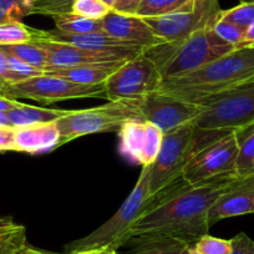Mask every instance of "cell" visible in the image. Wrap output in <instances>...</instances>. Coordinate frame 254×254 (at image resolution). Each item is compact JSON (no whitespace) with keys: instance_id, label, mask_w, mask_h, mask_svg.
<instances>
[{"instance_id":"cell-6","label":"cell","mask_w":254,"mask_h":254,"mask_svg":"<svg viewBox=\"0 0 254 254\" xmlns=\"http://www.w3.org/2000/svg\"><path fill=\"white\" fill-rule=\"evenodd\" d=\"M141 100H117L99 107L70 110L69 114L55 121L61 146L92 133L117 132L125 122L141 119Z\"/></svg>"},{"instance_id":"cell-28","label":"cell","mask_w":254,"mask_h":254,"mask_svg":"<svg viewBox=\"0 0 254 254\" xmlns=\"http://www.w3.org/2000/svg\"><path fill=\"white\" fill-rule=\"evenodd\" d=\"M219 19L234 24L246 31L254 23V3H241L228 10H222Z\"/></svg>"},{"instance_id":"cell-44","label":"cell","mask_w":254,"mask_h":254,"mask_svg":"<svg viewBox=\"0 0 254 254\" xmlns=\"http://www.w3.org/2000/svg\"><path fill=\"white\" fill-rule=\"evenodd\" d=\"M188 254H201V253H199V252H197L196 249L193 248V247H190V252H188Z\"/></svg>"},{"instance_id":"cell-34","label":"cell","mask_w":254,"mask_h":254,"mask_svg":"<svg viewBox=\"0 0 254 254\" xmlns=\"http://www.w3.org/2000/svg\"><path fill=\"white\" fill-rule=\"evenodd\" d=\"M8 63L11 79H13V84H16V82L24 81V80L31 79V77H35L44 74L43 70H39L36 67L30 66L28 64L23 63L21 60L16 59L15 56L10 55V54H8Z\"/></svg>"},{"instance_id":"cell-18","label":"cell","mask_w":254,"mask_h":254,"mask_svg":"<svg viewBox=\"0 0 254 254\" xmlns=\"http://www.w3.org/2000/svg\"><path fill=\"white\" fill-rule=\"evenodd\" d=\"M125 61L94 65H80V66L60 67V69L45 70V74L63 77L69 81L81 85H101L107 81L110 76L121 66Z\"/></svg>"},{"instance_id":"cell-39","label":"cell","mask_w":254,"mask_h":254,"mask_svg":"<svg viewBox=\"0 0 254 254\" xmlns=\"http://www.w3.org/2000/svg\"><path fill=\"white\" fill-rule=\"evenodd\" d=\"M23 102H20L19 100L14 99H8V97L0 96V112H8L10 110L15 109V107L20 106Z\"/></svg>"},{"instance_id":"cell-5","label":"cell","mask_w":254,"mask_h":254,"mask_svg":"<svg viewBox=\"0 0 254 254\" xmlns=\"http://www.w3.org/2000/svg\"><path fill=\"white\" fill-rule=\"evenodd\" d=\"M151 166H143L140 177L124 203L116 213L86 237L72 241L65 246V253L112 248L119 251L131 239V229L151 203L150 193Z\"/></svg>"},{"instance_id":"cell-20","label":"cell","mask_w":254,"mask_h":254,"mask_svg":"<svg viewBox=\"0 0 254 254\" xmlns=\"http://www.w3.org/2000/svg\"><path fill=\"white\" fill-rule=\"evenodd\" d=\"M48 34L53 39L63 43L71 44V45L79 46L84 49H91V50H122V49H138L133 46L126 45L117 39L112 38L104 30L95 31V33L87 34H65L60 33L56 29L48 30ZM142 50V49H140Z\"/></svg>"},{"instance_id":"cell-36","label":"cell","mask_w":254,"mask_h":254,"mask_svg":"<svg viewBox=\"0 0 254 254\" xmlns=\"http://www.w3.org/2000/svg\"><path fill=\"white\" fill-rule=\"evenodd\" d=\"M10 85H13V79H11L10 70H9L8 54L0 48V96Z\"/></svg>"},{"instance_id":"cell-16","label":"cell","mask_w":254,"mask_h":254,"mask_svg":"<svg viewBox=\"0 0 254 254\" xmlns=\"http://www.w3.org/2000/svg\"><path fill=\"white\" fill-rule=\"evenodd\" d=\"M254 213V173L246 177H236L221 196L213 202L208 212V224L232 217Z\"/></svg>"},{"instance_id":"cell-9","label":"cell","mask_w":254,"mask_h":254,"mask_svg":"<svg viewBox=\"0 0 254 254\" xmlns=\"http://www.w3.org/2000/svg\"><path fill=\"white\" fill-rule=\"evenodd\" d=\"M163 79L155 61L145 53L126 60L105 82L106 99L141 100L160 90Z\"/></svg>"},{"instance_id":"cell-14","label":"cell","mask_w":254,"mask_h":254,"mask_svg":"<svg viewBox=\"0 0 254 254\" xmlns=\"http://www.w3.org/2000/svg\"><path fill=\"white\" fill-rule=\"evenodd\" d=\"M117 132L120 152L124 157L142 167L155 162L163 140V132L158 127L141 119H135L125 122Z\"/></svg>"},{"instance_id":"cell-8","label":"cell","mask_w":254,"mask_h":254,"mask_svg":"<svg viewBox=\"0 0 254 254\" xmlns=\"http://www.w3.org/2000/svg\"><path fill=\"white\" fill-rule=\"evenodd\" d=\"M1 96L14 100H35L49 105L75 99H106V89L105 84L81 85L44 72L39 76L10 85Z\"/></svg>"},{"instance_id":"cell-25","label":"cell","mask_w":254,"mask_h":254,"mask_svg":"<svg viewBox=\"0 0 254 254\" xmlns=\"http://www.w3.org/2000/svg\"><path fill=\"white\" fill-rule=\"evenodd\" d=\"M55 29L65 34H87L102 30V20L84 18L74 13L53 16Z\"/></svg>"},{"instance_id":"cell-1","label":"cell","mask_w":254,"mask_h":254,"mask_svg":"<svg viewBox=\"0 0 254 254\" xmlns=\"http://www.w3.org/2000/svg\"><path fill=\"white\" fill-rule=\"evenodd\" d=\"M238 177L211 178L198 183H177L153 196L142 216L131 229V238L140 236L172 237L190 246L208 234V212L213 202Z\"/></svg>"},{"instance_id":"cell-27","label":"cell","mask_w":254,"mask_h":254,"mask_svg":"<svg viewBox=\"0 0 254 254\" xmlns=\"http://www.w3.org/2000/svg\"><path fill=\"white\" fill-rule=\"evenodd\" d=\"M190 3V0H142L136 15L141 18H158L172 14Z\"/></svg>"},{"instance_id":"cell-22","label":"cell","mask_w":254,"mask_h":254,"mask_svg":"<svg viewBox=\"0 0 254 254\" xmlns=\"http://www.w3.org/2000/svg\"><path fill=\"white\" fill-rule=\"evenodd\" d=\"M28 244L26 228L11 217L0 218V254H16Z\"/></svg>"},{"instance_id":"cell-37","label":"cell","mask_w":254,"mask_h":254,"mask_svg":"<svg viewBox=\"0 0 254 254\" xmlns=\"http://www.w3.org/2000/svg\"><path fill=\"white\" fill-rule=\"evenodd\" d=\"M14 151V127L0 125V152Z\"/></svg>"},{"instance_id":"cell-13","label":"cell","mask_w":254,"mask_h":254,"mask_svg":"<svg viewBox=\"0 0 254 254\" xmlns=\"http://www.w3.org/2000/svg\"><path fill=\"white\" fill-rule=\"evenodd\" d=\"M140 112L143 121L167 133L178 127L193 125L201 112V106L157 91L141 100Z\"/></svg>"},{"instance_id":"cell-42","label":"cell","mask_w":254,"mask_h":254,"mask_svg":"<svg viewBox=\"0 0 254 254\" xmlns=\"http://www.w3.org/2000/svg\"><path fill=\"white\" fill-rule=\"evenodd\" d=\"M243 46L244 48H247V46H254V23L244 33Z\"/></svg>"},{"instance_id":"cell-3","label":"cell","mask_w":254,"mask_h":254,"mask_svg":"<svg viewBox=\"0 0 254 254\" xmlns=\"http://www.w3.org/2000/svg\"><path fill=\"white\" fill-rule=\"evenodd\" d=\"M231 132L233 131L203 130L194 125H186L163 133L161 150L150 170L151 196L180 182L186 166L197 152Z\"/></svg>"},{"instance_id":"cell-23","label":"cell","mask_w":254,"mask_h":254,"mask_svg":"<svg viewBox=\"0 0 254 254\" xmlns=\"http://www.w3.org/2000/svg\"><path fill=\"white\" fill-rule=\"evenodd\" d=\"M236 132L239 143L236 173L239 177H246L254 173V124Z\"/></svg>"},{"instance_id":"cell-2","label":"cell","mask_w":254,"mask_h":254,"mask_svg":"<svg viewBox=\"0 0 254 254\" xmlns=\"http://www.w3.org/2000/svg\"><path fill=\"white\" fill-rule=\"evenodd\" d=\"M254 79V46L236 49L206 66L178 77L163 80L158 91L199 104Z\"/></svg>"},{"instance_id":"cell-35","label":"cell","mask_w":254,"mask_h":254,"mask_svg":"<svg viewBox=\"0 0 254 254\" xmlns=\"http://www.w3.org/2000/svg\"><path fill=\"white\" fill-rule=\"evenodd\" d=\"M232 249L229 254H254V239L241 232L231 239Z\"/></svg>"},{"instance_id":"cell-15","label":"cell","mask_w":254,"mask_h":254,"mask_svg":"<svg viewBox=\"0 0 254 254\" xmlns=\"http://www.w3.org/2000/svg\"><path fill=\"white\" fill-rule=\"evenodd\" d=\"M102 30L126 45L142 50H148L166 43L153 33L143 18L116 13L114 10L102 19Z\"/></svg>"},{"instance_id":"cell-32","label":"cell","mask_w":254,"mask_h":254,"mask_svg":"<svg viewBox=\"0 0 254 254\" xmlns=\"http://www.w3.org/2000/svg\"><path fill=\"white\" fill-rule=\"evenodd\" d=\"M214 33L219 36L223 41L228 43L229 45L234 46L236 49L244 48V33L246 31L241 29L239 26L234 25V24L228 23V21H223L221 19H217L216 23L212 25Z\"/></svg>"},{"instance_id":"cell-19","label":"cell","mask_w":254,"mask_h":254,"mask_svg":"<svg viewBox=\"0 0 254 254\" xmlns=\"http://www.w3.org/2000/svg\"><path fill=\"white\" fill-rule=\"evenodd\" d=\"M125 246L130 248L124 254H188L192 247L180 239L163 236L132 237Z\"/></svg>"},{"instance_id":"cell-41","label":"cell","mask_w":254,"mask_h":254,"mask_svg":"<svg viewBox=\"0 0 254 254\" xmlns=\"http://www.w3.org/2000/svg\"><path fill=\"white\" fill-rule=\"evenodd\" d=\"M64 254H120L116 249L102 248V249H91V251L75 252V253H64Z\"/></svg>"},{"instance_id":"cell-40","label":"cell","mask_w":254,"mask_h":254,"mask_svg":"<svg viewBox=\"0 0 254 254\" xmlns=\"http://www.w3.org/2000/svg\"><path fill=\"white\" fill-rule=\"evenodd\" d=\"M16 254H64V253H54V252L44 251V249L36 248V247L30 246V244L28 243L25 247H24V248H21Z\"/></svg>"},{"instance_id":"cell-45","label":"cell","mask_w":254,"mask_h":254,"mask_svg":"<svg viewBox=\"0 0 254 254\" xmlns=\"http://www.w3.org/2000/svg\"><path fill=\"white\" fill-rule=\"evenodd\" d=\"M241 3H254V0H241Z\"/></svg>"},{"instance_id":"cell-10","label":"cell","mask_w":254,"mask_h":254,"mask_svg":"<svg viewBox=\"0 0 254 254\" xmlns=\"http://www.w3.org/2000/svg\"><path fill=\"white\" fill-rule=\"evenodd\" d=\"M218 0H190L172 14L158 18H143L153 33L170 44H177L204 28L213 25L221 15Z\"/></svg>"},{"instance_id":"cell-38","label":"cell","mask_w":254,"mask_h":254,"mask_svg":"<svg viewBox=\"0 0 254 254\" xmlns=\"http://www.w3.org/2000/svg\"><path fill=\"white\" fill-rule=\"evenodd\" d=\"M141 3H142V0H116L112 10L116 11V13L136 15Z\"/></svg>"},{"instance_id":"cell-30","label":"cell","mask_w":254,"mask_h":254,"mask_svg":"<svg viewBox=\"0 0 254 254\" xmlns=\"http://www.w3.org/2000/svg\"><path fill=\"white\" fill-rule=\"evenodd\" d=\"M31 14L55 16L60 14L71 13L75 0H29Z\"/></svg>"},{"instance_id":"cell-33","label":"cell","mask_w":254,"mask_h":254,"mask_svg":"<svg viewBox=\"0 0 254 254\" xmlns=\"http://www.w3.org/2000/svg\"><path fill=\"white\" fill-rule=\"evenodd\" d=\"M193 248L201 254H229L232 243L231 239H222L206 234L193 244Z\"/></svg>"},{"instance_id":"cell-11","label":"cell","mask_w":254,"mask_h":254,"mask_svg":"<svg viewBox=\"0 0 254 254\" xmlns=\"http://www.w3.org/2000/svg\"><path fill=\"white\" fill-rule=\"evenodd\" d=\"M238 152V137L233 131L197 152L186 166L181 180L192 185L211 178L237 175Z\"/></svg>"},{"instance_id":"cell-31","label":"cell","mask_w":254,"mask_h":254,"mask_svg":"<svg viewBox=\"0 0 254 254\" xmlns=\"http://www.w3.org/2000/svg\"><path fill=\"white\" fill-rule=\"evenodd\" d=\"M112 9L101 0H75L71 13L81 15L84 18L102 20Z\"/></svg>"},{"instance_id":"cell-24","label":"cell","mask_w":254,"mask_h":254,"mask_svg":"<svg viewBox=\"0 0 254 254\" xmlns=\"http://www.w3.org/2000/svg\"><path fill=\"white\" fill-rule=\"evenodd\" d=\"M5 53L15 56L16 59L21 60L23 63L28 64L30 66L36 67L39 70L45 71L49 66V59L46 51L41 48L35 41L29 43L15 44V45L0 46Z\"/></svg>"},{"instance_id":"cell-4","label":"cell","mask_w":254,"mask_h":254,"mask_svg":"<svg viewBox=\"0 0 254 254\" xmlns=\"http://www.w3.org/2000/svg\"><path fill=\"white\" fill-rule=\"evenodd\" d=\"M233 50L236 48L222 40L211 25L181 43H165L145 53L155 61L161 76L166 80L196 71Z\"/></svg>"},{"instance_id":"cell-17","label":"cell","mask_w":254,"mask_h":254,"mask_svg":"<svg viewBox=\"0 0 254 254\" xmlns=\"http://www.w3.org/2000/svg\"><path fill=\"white\" fill-rule=\"evenodd\" d=\"M61 147L56 122L14 127V151L29 155L48 153Z\"/></svg>"},{"instance_id":"cell-12","label":"cell","mask_w":254,"mask_h":254,"mask_svg":"<svg viewBox=\"0 0 254 254\" xmlns=\"http://www.w3.org/2000/svg\"><path fill=\"white\" fill-rule=\"evenodd\" d=\"M33 41L39 44L48 54L49 66L46 70L126 61L145 51L140 50V49L91 50V49L79 48V46L71 45V44L55 40L45 30H38V34Z\"/></svg>"},{"instance_id":"cell-26","label":"cell","mask_w":254,"mask_h":254,"mask_svg":"<svg viewBox=\"0 0 254 254\" xmlns=\"http://www.w3.org/2000/svg\"><path fill=\"white\" fill-rule=\"evenodd\" d=\"M38 29L25 25L23 21H5L0 23V46L15 45L33 41Z\"/></svg>"},{"instance_id":"cell-7","label":"cell","mask_w":254,"mask_h":254,"mask_svg":"<svg viewBox=\"0 0 254 254\" xmlns=\"http://www.w3.org/2000/svg\"><path fill=\"white\" fill-rule=\"evenodd\" d=\"M193 125L203 130L238 131L254 124V79L197 104Z\"/></svg>"},{"instance_id":"cell-21","label":"cell","mask_w":254,"mask_h":254,"mask_svg":"<svg viewBox=\"0 0 254 254\" xmlns=\"http://www.w3.org/2000/svg\"><path fill=\"white\" fill-rule=\"evenodd\" d=\"M69 112L70 110L48 109V107H38L21 104L20 106L5 112V115L11 127H20L29 126V125L54 122L67 115Z\"/></svg>"},{"instance_id":"cell-29","label":"cell","mask_w":254,"mask_h":254,"mask_svg":"<svg viewBox=\"0 0 254 254\" xmlns=\"http://www.w3.org/2000/svg\"><path fill=\"white\" fill-rule=\"evenodd\" d=\"M29 15H33L29 0H0V23L21 21Z\"/></svg>"},{"instance_id":"cell-43","label":"cell","mask_w":254,"mask_h":254,"mask_svg":"<svg viewBox=\"0 0 254 254\" xmlns=\"http://www.w3.org/2000/svg\"><path fill=\"white\" fill-rule=\"evenodd\" d=\"M101 1H104V3L106 4V5H109L111 9L114 8L115 3H116V0H101Z\"/></svg>"}]
</instances>
